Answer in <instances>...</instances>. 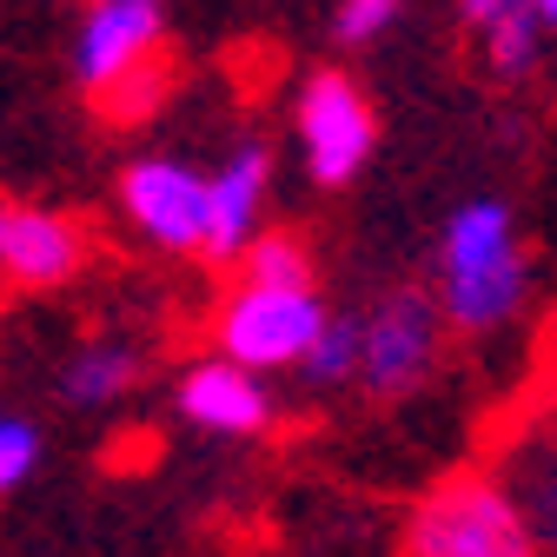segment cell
<instances>
[{"label": "cell", "instance_id": "obj_1", "mask_svg": "<svg viewBox=\"0 0 557 557\" xmlns=\"http://www.w3.org/2000/svg\"><path fill=\"white\" fill-rule=\"evenodd\" d=\"M531 293V265L505 199H465L438 233V319L458 332H498Z\"/></svg>", "mask_w": 557, "mask_h": 557}, {"label": "cell", "instance_id": "obj_2", "mask_svg": "<svg viewBox=\"0 0 557 557\" xmlns=\"http://www.w3.org/2000/svg\"><path fill=\"white\" fill-rule=\"evenodd\" d=\"M405 557H544L498 478H451L411 511Z\"/></svg>", "mask_w": 557, "mask_h": 557}, {"label": "cell", "instance_id": "obj_3", "mask_svg": "<svg viewBox=\"0 0 557 557\" xmlns=\"http://www.w3.org/2000/svg\"><path fill=\"white\" fill-rule=\"evenodd\" d=\"M325 299L312 286H259V278H239L226 293L213 338H220V359L246 366V372H278V366H299L306 345L325 325Z\"/></svg>", "mask_w": 557, "mask_h": 557}, {"label": "cell", "instance_id": "obj_4", "mask_svg": "<svg viewBox=\"0 0 557 557\" xmlns=\"http://www.w3.org/2000/svg\"><path fill=\"white\" fill-rule=\"evenodd\" d=\"M438 299L425 293H385L359 312V385L372 398H405L432 379L438 366Z\"/></svg>", "mask_w": 557, "mask_h": 557}, {"label": "cell", "instance_id": "obj_5", "mask_svg": "<svg viewBox=\"0 0 557 557\" xmlns=\"http://www.w3.org/2000/svg\"><path fill=\"white\" fill-rule=\"evenodd\" d=\"M120 220L160 252H199L206 173L173 160V153H147V160L120 166Z\"/></svg>", "mask_w": 557, "mask_h": 557}, {"label": "cell", "instance_id": "obj_6", "mask_svg": "<svg viewBox=\"0 0 557 557\" xmlns=\"http://www.w3.org/2000/svg\"><path fill=\"white\" fill-rule=\"evenodd\" d=\"M372 100L352 87V74H312L299 87V153L312 166L319 186H345L359 180V166L372 160Z\"/></svg>", "mask_w": 557, "mask_h": 557}, {"label": "cell", "instance_id": "obj_7", "mask_svg": "<svg viewBox=\"0 0 557 557\" xmlns=\"http://www.w3.org/2000/svg\"><path fill=\"white\" fill-rule=\"evenodd\" d=\"M166 40V0H87L74 27V81L87 94H113L126 74L160 60Z\"/></svg>", "mask_w": 557, "mask_h": 557}, {"label": "cell", "instance_id": "obj_8", "mask_svg": "<svg viewBox=\"0 0 557 557\" xmlns=\"http://www.w3.org/2000/svg\"><path fill=\"white\" fill-rule=\"evenodd\" d=\"M87 265V233L60 206H14L8 239H0V278L21 293H53Z\"/></svg>", "mask_w": 557, "mask_h": 557}, {"label": "cell", "instance_id": "obj_9", "mask_svg": "<svg viewBox=\"0 0 557 557\" xmlns=\"http://www.w3.org/2000/svg\"><path fill=\"white\" fill-rule=\"evenodd\" d=\"M265 186H272V153L259 139H239V147L206 173V233H199L206 259H239L246 252V239L265 220Z\"/></svg>", "mask_w": 557, "mask_h": 557}, {"label": "cell", "instance_id": "obj_10", "mask_svg": "<svg viewBox=\"0 0 557 557\" xmlns=\"http://www.w3.org/2000/svg\"><path fill=\"white\" fill-rule=\"evenodd\" d=\"M180 418H193L199 432H213V438H252L265 432V418H272V398H265V379L233 366V359H193L180 372Z\"/></svg>", "mask_w": 557, "mask_h": 557}, {"label": "cell", "instance_id": "obj_11", "mask_svg": "<svg viewBox=\"0 0 557 557\" xmlns=\"http://www.w3.org/2000/svg\"><path fill=\"white\" fill-rule=\"evenodd\" d=\"M505 492H511L524 531L537 537V550H557V418L531 425L505 451Z\"/></svg>", "mask_w": 557, "mask_h": 557}, {"label": "cell", "instance_id": "obj_12", "mask_svg": "<svg viewBox=\"0 0 557 557\" xmlns=\"http://www.w3.org/2000/svg\"><path fill=\"white\" fill-rule=\"evenodd\" d=\"M139 345L133 338H87L74 359L60 366V398L66 405H113L139 385Z\"/></svg>", "mask_w": 557, "mask_h": 557}, {"label": "cell", "instance_id": "obj_13", "mask_svg": "<svg viewBox=\"0 0 557 557\" xmlns=\"http://www.w3.org/2000/svg\"><path fill=\"white\" fill-rule=\"evenodd\" d=\"M246 278H259V286H312V246L286 226H259L239 252Z\"/></svg>", "mask_w": 557, "mask_h": 557}, {"label": "cell", "instance_id": "obj_14", "mask_svg": "<svg viewBox=\"0 0 557 557\" xmlns=\"http://www.w3.org/2000/svg\"><path fill=\"white\" fill-rule=\"evenodd\" d=\"M478 34H484V60H492V74H505V81H524L531 66H537V47L550 40L531 21V8H511V14H498L492 27H478Z\"/></svg>", "mask_w": 557, "mask_h": 557}, {"label": "cell", "instance_id": "obj_15", "mask_svg": "<svg viewBox=\"0 0 557 557\" xmlns=\"http://www.w3.org/2000/svg\"><path fill=\"white\" fill-rule=\"evenodd\" d=\"M299 372H306L312 385H352V379H359V319H325L319 338L306 345Z\"/></svg>", "mask_w": 557, "mask_h": 557}, {"label": "cell", "instance_id": "obj_16", "mask_svg": "<svg viewBox=\"0 0 557 557\" xmlns=\"http://www.w3.org/2000/svg\"><path fill=\"white\" fill-rule=\"evenodd\" d=\"M34 465H40V425L21 411H0V498L21 492L34 478Z\"/></svg>", "mask_w": 557, "mask_h": 557}, {"label": "cell", "instance_id": "obj_17", "mask_svg": "<svg viewBox=\"0 0 557 557\" xmlns=\"http://www.w3.org/2000/svg\"><path fill=\"white\" fill-rule=\"evenodd\" d=\"M398 8H405V0H338L332 34H338L345 47H366V40H379V34L398 21Z\"/></svg>", "mask_w": 557, "mask_h": 557}, {"label": "cell", "instance_id": "obj_18", "mask_svg": "<svg viewBox=\"0 0 557 557\" xmlns=\"http://www.w3.org/2000/svg\"><path fill=\"white\" fill-rule=\"evenodd\" d=\"M160 94H166V60H147L139 74H126V81H120L113 94H100V100L113 107V120H133V113H147Z\"/></svg>", "mask_w": 557, "mask_h": 557}, {"label": "cell", "instance_id": "obj_19", "mask_svg": "<svg viewBox=\"0 0 557 557\" xmlns=\"http://www.w3.org/2000/svg\"><path fill=\"white\" fill-rule=\"evenodd\" d=\"M511 8H518V0H458V14H465L471 27H492V21L511 14Z\"/></svg>", "mask_w": 557, "mask_h": 557}, {"label": "cell", "instance_id": "obj_20", "mask_svg": "<svg viewBox=\"0 0 557 557\" xmlns=\"http://www.w3.org/2000/svg\"><path fill=\"white\" fill-rule=\"evenodd\" d=\"M518 8H531V21H537L544 34H557V0H518Z\"/></svg>", "mask_w": 557, "mask_h": 557}, {"label": "cell", "instance_id": "obj_21", "mask_svg": "<svg viewBox=\"0 0 557 557\" xmlns=\"http://www.w3.org/2000/svg\"><path fill=\"white\" fill-rule=\"evenodd\" d=\"M8 220H14V199H0V239H8Z\"/></svg>", "mask_w": 557, "mask_h": 557}]
</instances>
